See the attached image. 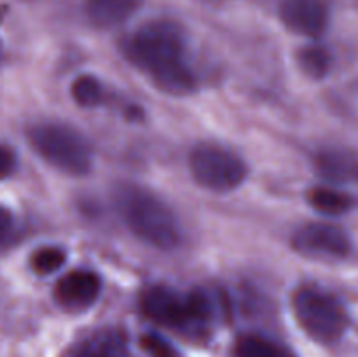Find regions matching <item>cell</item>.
Instances as JSON below:
<instances>
[{
    "label": "cell",
    "instance_id": "cell-8",
    "mask_svg": "<svg viewBox=\"0 0 358 357\" xmlns=\"http://www.w3.org/2000/svg\"><path fill=\"white\" fill-rule=\"evenodd\" d=\"M280 20L292 34L318 38L327 30L331 10L325 0H282Z\"/></svg>",
    "mask_w": 358,
    "mask_h": 357
},
{
    "label": "cell",
    "instance_id": "cell-15",
    "mask_svg": "<svg viewBox=\"0 0 358 357\" xmlns=\"http://www.w3.org/2000/svg\"><path fill=\"white\" fill-rule=\"evenodd\" d=\"M234 354L236 357H294V354L282 345L257 335H248L238 340Z\"/></svg>",
    "mask_w": 358,
    "mask_h": 357
},
{
    "label": "cell",
    "instance_id": "cell-13",
    "mask_svg": "<svg viewBox=\"0 0 358 357\" xmlns=\"http://www.w3.org/2000/svg\"><path fill=\"white\" fill-rule=\"evenodd\" d=\"M77 357H131L126 340L115 331H101L83 343Z\"/></svg>",
    "mask_w": 358,
    "mask_h": 357
},
{
    "label": "cell",
    "instance_id": "cell-7",
    "mask_svg": "<svg viewBox=\"0 0 358 357\" xmlns=\"http://www.w3.org/2000/svg\"><path fill=\"white\" fill-rule=\"evenodd\" d=\"M292 245L299 254L317 259H343L352 251V240L341 226L310 223L296 231Z\"/></svg>",
    "mask_w": 358,
    "mask_h": 357
},
{
    "label": "cell",
    "instance_id": "cell-14",
    "mask_svg": "<svg viewBox=\"0 0 358 357\" xmlns=\"http://www.w3.org/2000/svg\"><path fill=\"white\" fill-rule=\"evenodd\" d=\"M297 63H299L301 70L306 74L311 79H324L329 72H331L332 56L327 48L318 44L306 46L301 48L297 52Z\"/></svg>",
    "mask_w": 358,
    "mask_h": 357
},
{
    "label": "cell",
    "instance_id": "cell-20",
    "mask_svg": "<svg viewBox=\"0 0 358 357\" xmlns=\"http://www.w3.org/2000/svg\"><path fill=\"white\" fill-rule=\"evenodd\" d=\"M17 156L13 147L0 142V181H6L16 172Z\"/></svg>",
    "mask_w": 358,
    "mask_h": 357
},
{
    "label": "cell",
    "instance_id": "cell-2",
    "mask_svg": "<svg viewBox=\"0 0 358 357\" xmlns=\"http://www.w3.org/2000/svg\"><path fill=\"white\" fill-rule=\"evenodd\" d=\"M115 206L135 237L161 251H171L180 241V226L170 206L149 189L121 184L115 191Z\"/></svg>",
    "mask_w": 358,
    "mask_h": 357
},
{
    "label": "cell",
    "instance_id": "cell-18",
    "mask_svg": "<svg viewBox=\"0 0 358 357\" xmlns=\"http://www.w3.org/2000/svg\"><path fill=\"white\" fill-rule=\"evenodd\" d=\"M14 233H16V220L14 214L7 206L0 205V251L6 248L13 241Z\"/></svg>",
    "mask_w": 358,
    "mask_h": 357
},
{
    "label": "cell",
    "instance_id": "cell-9",
    "mask_svg": "<svg viewBox=\"0 0 358 357\" xmlns=\"http://www.w3.org/2000/svg\"><path fill=\"white\" fill-rule=\"evenodd\" d=\"M101 290L100 276L90 270H73L56 282L55 300L69 312H83L98 300Z\"/></svg>",
    "mask_w": 358,
    "mask_h": 357
},
{
    "label": "cell",
    "instance_id": "cell-12",
    "mask_svg": "<svg viewBox=\"0 0 358 357\" xmlns=\"http://www.w3.org/2000/svg\"><path fill=\"white\" fill-rule=\"evenodd\" d=\"M308 202L317 212L329 217L345 216L357 206V200L346 192L327 186H317L308 191Z\"/></svg>",
    "mask_w": 358,
    "mask_h": 357
},
{
    "label": "cell",
    "instance_id": "cell-16",
    "mask_svg": "<svg viewBox=\"0 0 358 357\" xmlns=\"http://www.w3.org/2000/svg\"><path fill=\"white\" fill-rule=\"evenodd\" d=\"M73 102L84 108H93L103 102V88L93 76H79L70 86Z\"/></svg>",
    "mask_w": 358,
    "mask_h": 357
},
{
    "label": "cell",
    "instance_id": "cell-11",
    "mask_svg": "<svg viewBox=\"0 0 358 357\" xmlns=\"http://www.w3.org/2000/svg\"><path fill=\"white\" fill-rule=\"evenodd\" d=\"M138 0H86V16L98 28H114L135 13Z\"/></svg>",
    "mask_w": 358,
    "mask_h": 357
},
{
    "label": "cell",
    "instance_id": "cell-6",
    "mask_svg": "<svg viewBox=\"0 0 358 357\" xmlns=\"http://www.w3.org/2000/svg\"><path fill=\"white\" fill-rule=\"evenodd\" d=\"M189 168L201 188L215 192H227L243 184L247 164L238 154L219 144L205 142L192 149Z\"/></svg>",
    "mask_w": 358,
    "mask_h": 357
},
{
    "label": "cell",
    "instance_id": "cell-5",
    "mask_svg": "<svg viewBox=\"0 0 358 357\" xmlns=\"http://www.w3.org/2000/svg\"><path fill=\"white\" fill-rule=\"evenodd\" d=\"M140 310L156 324L180 329L208 321L210 301L201 290L182 296L168 287L152 286L140 296Z\"/></svg>",
    "mask_w": 358,
    "mask_h": 357
},
{
    "label": "cell",
    "instance_id": "cell-4",
    "mask_svg": "<svg viewBox=\"0 0 358 357\" xmlns=\"http://www.w3.org/2000/svg\"><path fill=\"white\" fill-rule=\"evenodd\" d=\"M297 322L310 338L318 343H336L348 329V314L336 296L320 287L304 286L292 300Z\"/></svg>",
    "mask_w": 358,
    "mask_h": 357
},
{
    "label": "cell",
    "instance_id": "cell-1",
    "mask_svg": "<svg viewBox=\"0 0 358 357\" xmlns=\"http://www.w3.org/2000/svg\"><path fill=\"white\" fill-rule=\"evenodd\" d=\"M122 55L164 93L184 97L194 91L196 77L185 62V35L175 21L143 23L126 38Z\"/></svg>",
    "mask_w": 358,
    "mask_h": 357
},
{
    "label": "cell",
    "instance_id": "cell-10",
    "mask_svg": "<svg viewBox=\"0 0 358 357\" xmlns=\"http://www.w3.org/2000/svg\"><path fill=\"white\" fill-rule=\"evenodd\" d=\"M315 170L332 184H358V156L352 150L324 149L315 156Z\"/></svg>",
    "mask_w": 358,
    "mask_h": 357
},
{
    "label": "cell",
    "instance_id": "cell-19",
    "mask_svg": "<svg viewBox=\"0 0 358 357\" xmlns=\"http://www.w3.org/2000/svg\"><path fill=\"white\" fill-rule=\"evenodd\" d=\"M142 345L154 357H175V350L156 335H147L142 338Z\"/></svg>",
    "mask_w": 358,
    "mask_h": 357
},
{
    "label": "cell",
    "instance_id": "cell-3",
    "mask_svg": "<svg viewBox=\"0 0 358 357\" xmlns=\"http://www.w3.org/2000/svg\"><path fill=\"white\" fill-rule=\"evenodd\" d=\"M27 136L31 149L63 174L80 177L93 167L90 144L72 126L52 121L37 122L28 128Z\"/></svg>",
    "mask_w": 358,
    "mask_h": 357
},
{
    "label": "cell",
    "instance_id": "cell-17",
    "mask_svg": "<svg viewBox=\"0 0 358 357\" xmlns=\"http://www.w3.org/2000/svg\"><path fill=\"white\" fill-rule=\"evenodd\" d=\"M66 261V252L62 247H41L31 254L30 268L35 275L48 276L63 268Z\"/></svg>",
    "mask_w": 358,
    "mask_h": 357
}]
</instances>
